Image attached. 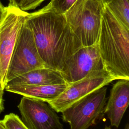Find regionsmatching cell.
Returning a JSON list of instances; mask_svg holds the SVG:
<instances>
[{
    "mask_svg": "<svg viewBox=\"0 0 129 129\" xmlns=\"http://www.w3.org/2000/svg\"><path fill=\"white\" fill-rule=\"evenodd\" d=\"M25 22L31 30L40 56L47 67L60 71L65 62L83 47L64 14L47 6L28 13Z\"/></svg>",
    "mask_w": 129,
    "mask_h": 129,
    "instance_id": "1",
    "label": "cell"
},
{
    "mask_svg": "<svg viewBox=\"0 0 129 129\" xmlns=\"http://www.w3.org/2000/svg\"><path fill=\"white\" fill-rule=\"evenodd\" d=\"M0 86L1 87V88H2V89L3 90H4V88H3V83H2V75H1V71H0Z\"/></svg>",
    "mask_w": 129,
    "mask_h": 129,
    "instance_id": "21",
    "label": "cell"
},
{
    "mask_svg": "<svg viewBox=\"0 0 129 129\" xmlns=\"http://www.w3.org/2000/svg\"><path fill=\"white\" fill-rule=\"evenodd\" d=\"M77 0H50L47 7L54 12L64 14Z\"/></svg>",
    "mask_w": 129,
    "mask_h": 129,
    "instance_id": "14",
    "label": "cell"
},
{
    "mask_svg": "<svg viewBox=\"0 0 129 129\" xmlns=\"http://www.w3.org/2000/svg\"><path fill=\"white\" fill-rule=\"evenodd\" d=\"M7 12V7H5L0 1V25L4 20Z\"/></svg>",
    "mask_w": 129,
    "mask_h": 129,
    "instance_id": "17",
    "label": "cell"
},
{
    "mask_svg": "<svg viewBox=\"0 0 129 129\" xmlns=\"http://www.w3.org/2000/svg\"><path fill=\"white\" fill-rule=\"evenodd\" d=\"M102 2H103V3L105 4V5H106L107 4H108L111 0H101Z\"/></svg>",
    "mask_w": 129,
    "mask_h": 129,
    "instance_id": "23",
    "label": "cell"
},
{
    "mask_svg": "<svg viewBox=\"0 0 129 129\" xmlns=\"http://www.w3.org/2000/svg\"><path fill=\"white\" fill-rule=\"evenodd\" d=\"M6 17L0 25V71L4 89L10 61L19 29L28 13L9 5Z\"/></svg>",
    "mask_w": 129,
    "mask_h": 129,
    "instance_id": "7",
    "label": "cell"
},
{
    "mask_svg": "<svg viewBox=\"0 0 129 129\" xmlns=\"http://www.w3.org/2000/svg\"><path fill=\"white\" fill-rule=\"evenodd\" d=\"M105 6L101 0H77L64 14L83 46L97 44Z\"/></svg>",
    "mask_w": 129,
    "mask_h": 129,
    "instance_id": "3",
    "label": "cell"
},
{
    "mask_svg": "<svg viewBox=\"0 0 129 129\" xmlns=\"http://www.w3.org/2000/svg\"><path fill=\"white\" fill-rule=\"evenodd\" d=\"M104 69L115 80H129V29L105 6L97 41Z\"/></svg>",
    "mask_w": 129,
    "mask_h": 129,
    "instance_id": "2",
    "label": "cell"
},
{
    "mask_svg": "<svg viewBox=\"0 0 129 129\" xmlns=\"http://www.w3.org/2000/svg\"><path fill=\"white\" fill-rule=\"evenodd\" d=\"M1 121L6 129H28L20 118L13 113L6 115Z\"/></svg>",
    "mask_w": 129,
    "mask_h": 129,
    "instance_id": "15",
    "label": "cell"
},
{
    "mask_svg": "<svg viewBox=\"0 0 129 129\" xmlns=\"http://www.w3.org/2000/svg\"><path fill=\"white\" fill-rule=\"evenodd\" d=\"M124 129H129V125H128V123H127L126 124V125L125 126V127Z\"/></svg>",
    "mask_w": 129,
    "mask_h": 129,
    "instance_id": "24",
    "label": "cell"
},
{
    "mask_svg": "<svg viewBox=\"0 0 129 129\" xmlns=\"http://www.w3.org/2000/svg\"><path fill=\"white\" fill-rule=\"evenodd\" d=\"M0 129H6L5 127V126H4V125H3V123L2 122V121L0 120Z\"/></svg>",
    "mask_w": 129,
    "mask_h": 129,
    "instance_id": "22",
    "label": "cell"
},
{
    "mask_svg": "<svg viewBox=\"0 0 129 129\" xmlns=\"http://www.w3.org/2000/svg\"><path fill=\"white\" fill-rule=\"evenodd\" d=\"M129 103V80H118L110 90L104 112L111 126L118 128Z\"/></svg>",
    "mask_w": 129,
    "mask_h": 129,
    "instance_id": "10",
    "label": "cell"
},
{
    "mask_svg": "<svg viewBox=\"0 0 129 129\" xmlns=\"http://www.w3.org/2000/svg\"><path fill=\"white\" fill-rule=\"evenodd\" d=\"M18 108L28 129H63L56 112L45 102L23 96Z\"/></svg>",
    "mask_w": 129,
    "mask_h": 129,
    "instance_id": "9",
    "label": "cell"
},
{
    "mask_svg": "<svg viewBox=\"0 0 129 129\" xmlns=\"http://www.w3.org/2000/svg\"><path fill=\"white\" fill-rule=\"evenodd\" d=\"M102 70L105 69L95 44L80 48L65 62L59 72L65 82L70 85Z\"/></svg>",
    "mask_w": 129,
    "mask_h": 129,
    "instance_id": "8",
    "label": "cell"
},
{
    "mask_svg": "<svg viewBox=\"0 0 129 129\" xmlns=\"http://www.w3.org/2000/svg\"><path fill=\"white\" fill-rule=\"evenodd\" d=\"M104 129H111V128L110 127V126H106L104 128Z\"/></svg>",
    "mask_w": 129,
    "mask_h": 129,
    "instance_id": "25",
    "label": "cell"
},
{
    "mask_svg": "<svg viewBox=\"0 0 129 129\" xmlns=\"http://www.w3.org/2000/svg\"><path fill=\"white\" fill-rule=\"evenodd\" d=\"M105 6L114 17L129 29V1L111 0Z\"/></svg>",
    "mask_w": 129,
    "mask_h": 129,
    "instance_id": "13",
    "label": "cell"
},
{
    "mask_svg": "<svg viewBox=\"0 0 129 129\" xmlns=\"http://www.w3.org/2000/svg\"><path fill=\"white\" fill-rule=\"evenodd\" d=\"M4 100L0 99V113L4 110Z\"/></svg>",
    "mask_w": 129,
    "mask_h": 129,
    "instance_id": "19",
    "label": "cell"
},
{
    "mask_svg": "<svg viewBox=\"0 0 129 129\" xmlns=\"http://www.w3.org/2000/svg\"><path fill=\"white\" fill-rule=\"evenodd\" d=\"M68 86L66 83L37 86H5L4 90L24 97L47 102L58 97Z\"/></svg>",
    "mask_w": 129,
    "mask_h": 129,
    "instance_id": "12",
    "label": "cell"
},
{
    "mask_svg": "<svg viewBox=\"0 0 129 129\" xmlns=\"http://www.w3.org/2000/svg\"><path fill=\"white\" fill-rule=\"evenodd\" d=\"M114 80L105 70L93 72L83 79L69 85L58 97L46 103L55 112H61L78 100Z\"/></svg>",
    "mask_w": 129,
    "mask_h": 129,
    "instance_id": "6",
    "label": "cell"
},
{
    "mask_svg": "<svg viewBox=\"0 0 129 129\" xmlns=\"http://www.w3.org/2000/svg\"><path fill=\"white\" fill-rule=\"evenodd\" d=\"M4 91L1 87L0 86V99L3 100V94H4Z\"/></svg>",
    "mask_w": 129,
    "mask_h": 129,
    "instance_id": "20",
    "label": "cell"
},
{
    "mask_svg": "<svg viewBox=\"0 0 129 129\" xmlns=\"http://www.w3.org/2000/svg\"><path fill=\"white\" fill-rule=\"evenodd\" d=\"M106 92L103 86L74 102L61 112L63 121L71 129H87L96 124L104 112Z\"/></svg>",
    "mask_w": 129,
    "mask_h": 129,
    "instance_id": "4",
    "label": "cell"
},
{
    "mask_svg": "<svg viewBox=\"0 0 129 129\" xmlns=\"http://www.w3.org/2000/svg\"><path fill=\"white\" fill-rule=\"evenodd\" d=\"M42 68L47 67L39 54L32 32L24 20L17 35L7 71L6 84L20 75Z\"/></svg>",
    "mask_w": 129,
    "mask_h": 129,
    "instance_id": "5",
    "label": "cell"
},
{
    "mask_svg": "<svg viewBox=\"0 0 129 129\" xmlns=\"http://www.w3.org/2000/svg\"><path fill=\"white\" fill-rule=\"evenodd\" d=\"M64 83L66 82L59 71L42 68L19 75L7 82L5 86H37Z\"/></svg>",
    "mask_w": 129,
    "mask_h": 129,
    "instance_id": "11",
    "label": "cell"
},
{
    "mask_svg": "<svg viewBox=\"0 0 129 129\" xmlns=\"http://www.w3.org/2000/svg\"><path fill=\"white\" fill-rule=\"evenodd\" d=\"M44 1L45 0H19L17 7L24 11L34 10Z\"/></svg>",
    "mask_w": 129,
    "mask_h": 129,
    "instance_id": "16",
    "label": "cell"
},
{
    "mask_svg": "<svg viewBox=\"0 0 129 129\" xmlns=\"http://www.w3.org/2000/svg\"><path fill=\"white\" fill-rule=\"evenodd\" d=\"M8 1H9V5H11V6H13L17 7L19 0H8Z\"/></svg>",
    "mask_w": 129,
    "mask_h": 129,
    "instance_id": "18",
    "label": "cell"
}]
</instances>
